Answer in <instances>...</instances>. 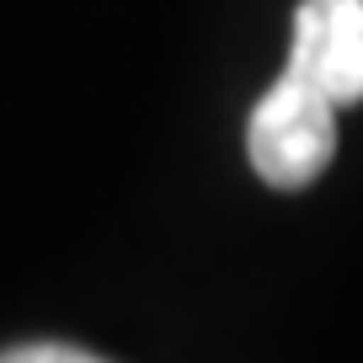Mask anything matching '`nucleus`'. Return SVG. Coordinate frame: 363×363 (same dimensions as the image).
<instances>
[{
  "instance_id": "nucleus-3",
  "label": "nucleus",
  "mask_w": 363,
  "mask_h": 363,
  "mask_svg": "<svg viewBox=\"0 0 363 363\" xmlns=\"http://www.w3.org/2000/svg\"><path fill=\"white\" fill-rule=\"evenodd\" d=\"M96 352L75 347V342H65V347H54V342H33V347H11L0 352V363H91Z\"/></svg>"
},
{
  "instance_id": "nucleus-1",
  "label": "nucleus",
  "mask_w": 363,
  "mask_h": 363,
  "mask_svg": "<svg viewBox=\"0 0 363 363\" xmlns=\"http://www.w3.org/2000/svg\"><path fill=\"white\" fill-rule=\"evenodd\" d=\"M246 155L251 171L278 193L310 187L337 155V102L284 69L246 118Z\"/></svg>"
},
{
  "instance_id": "nucleus-2",
  "label": "nucleus",
  "mask_w": 363,
  "mask_h": 363,
  "mask_svg": "<svg viewBox=\"0 0 363 363\" xmlns=\"http://www.w3.org/2000/svg\"><path fill=\"white\" fill-rule=\"evenodd\" d=\"M289 69L337 107L363 102V0H305L294 11Z\"/></svg>"
}]
</instances>
